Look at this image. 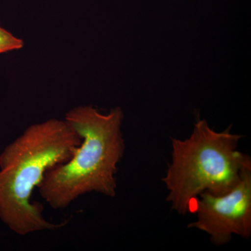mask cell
<instances>
[{"label": "cell", "instance_id": "6da1fadb", "mask_svg": "<svg viewBox=\"0 0 251 251\" xmlns=\"http://www.w3.org/2000/svg\"><path fill=\"white\" fill-rule=\"evenodd\" d=\"M82 138L64 120L50 119L28 126L0 154V219L21 236L57 230L59 224L44 218V206L31 201L46 172L74 156Z\"/></svg>", "mask_w": 251, "mask_h": 251}, {"label": "cell", "instance_id": "7a4b0ae2", "mask_svg": "<svg viewBox=\"0 0 251 251\" xmlns=\"http://www.w3.org/2000/svg\"><path fill=\"white\" fill-rule=\"evenodd\" d=\"M123 119L120 107L102 114L92 105H84L66 114L64 121L82 143L69 161L46 172L38 186L39 194L52 209H66L89 193L115 197L117 166L125 151Z\"/></svg>", "mask_w": 251, "mask_h": 251}, {"label": "cell", "instance_id": "3957f363", "mask_svg": "<svg viewBox=\"0 0 251 251\" xmlns=\"http://www.w3.org/2000/svg\"><path fill=\"white\" fill-rule=\"evenodd\" d=\"M229 129L216 131L206 120H198L188 138H171L172 160L162 180L167 201L178 214L191 210L201 193L229 192L251 166L250 157L238 150L242 135Z\"/></svg>", "mask_w": 251, "mask_h": 251}, {"label": "cell", "instance_id": "277c9868", "mask_svg": "<svg viewBox=\"0 0 251 251\" xmlns=\"http://www.w3.org/2000/svg\"><path fill=\"white\" fill-rule=\"evenodd\" d=\"M196 219L190 228L205 232L216 246L230 242L232 236L249 239L251 236V165L240 181L222 195L201 193L195 201Z\"/></svg>", "mask_w": 251, "mask_h": 251}, {"label": "cell", "instance_id": "5b68a950", "mask_svg": "<svg viewBox=\"0 0 251 251\" xmlns=\"http://www.w3.org/2000/svg\"><path fill=\"white\" fill-rule=\"evenodd\" d=\"M23 41L0 25V54L22 49Z\"/></svg>", "mask_w": 251, "mask_h": 251}]
</instances>
